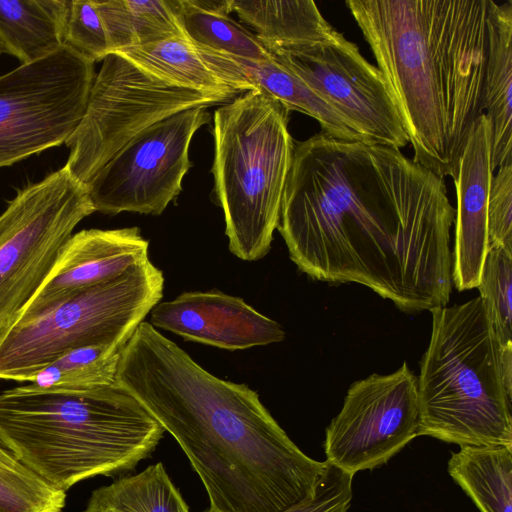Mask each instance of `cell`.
I'll return each mask as SVG.
<instances>
[{"label": "cell", "instance_id": "6da1fadb", "mask_svg": "<svg viewBox=\"0 0 512 512\" xmlns=\"http://www.w3.org/2000/svg\"><path fill=\"white\" fill-rule=\"evenodd\" d=\"M454 219L444 179L400 149L322 131L294 142L277 229L312 279L366 286L407 313L444 307Z\"/></svg>", "mask_w": 512, "mask_h": 512}, {"label": "cell", "instance_id": "7a4b0ae2", "mask_svg": "<svg viewBox=\"0 0 512 512\" xmlns=\"http://www.w3.org/2000/svg\"><path fill=\"white\" fill-rule=\"evenodd\" d=\"M115 382L180 445L206 490L204 512H282L326 466L300 450L256 391L212 375L148 322L121 349Z\"/></svg>", "mask_w": 512, "mask_h": 512}, {"label": "cell", "instance_id": "3957f363", "mask_svg": "<svg viewBox=\"0 0 512 512\" xmlns=\"http://www.w3.org/2000/svg\"><path fill=\"white\" fill-rule=\"evenodd\" d=\"M411 144L413 161L456 177L485 114L493 0H346Z\"/></svg>", "mask_w": 512, "mask_h": 512}, {"label": "cell", "instance_id": "277c9868", "mask_svg": "<svg viewBox=\"0 0 512 512\" xmlns=\"http://www.w3.org/2000/svg\"><path fill=\"white\" fill-rule=\"evenodd\" d=\"M165 430L126 388L0 392V441L30 470L67 491L94 476L134 471Z\"/></svg>", "mask_w": 512, "mask_h": 512}, {"label": "cell", "instance_id": "5b68a950", "mask_svg": "<svg viewBox=\"0 0 512 512\" xmlns=\"http://www.w3.org/2000/svg\"><path fill=\"white\" fill-rule=\"evenodd\" d=\"M417 376V436L459 446H512V396L483 299L437 307Z\"/></svg>", "mask_w": 512, "mask_h": 512}, {"label": "cell", "instance_id": "8992f818", "mask_svg": "<svg viewBox=\"0 0 512 512\" xmlns=\"http://www.w3.org/2000/svg\"><path fill=\"white\" fill-rule=\"evenodd\" d=\"M289 113L272 96L252 89L213 115L214 191L229 250L244 261L267 255L279 225L294 150Z\"/></svg>", "mask_w": 512, "mask_h": 512}, {"label": "cell", "instance_id": "52a82bcc", "mask_svg": "<svg viewBox=\"0 0 512 512\" xmlns=\"http://www.w3.org/2000/svg\"><path fill=\"white\" fill-rule=\"evenodd\" d=\"M164 276L149 259L80 290L48 312L14 322L0 335V379L32 382L67 352L96 345L123 348L160 302Z\"/></svg>", "mask_w": 512, "mask_h": 512}, {"label": "cell", "instance_id": "ba28073f", "mask_svg": "<svg viewBox=\"0 0 512 512\" xmlns=\"http://www.w3.org/2000/svg\"><path fill=\"white\" fill-rule=\"evenodd\" d=\"M95 212L64 165L20 190L0 214V335L51 273L74 228Z\"/></svg>", "mask_w": 512, "mask_h": 512}, {"label": "cell", "instance_id": "9c48e42d", "mask_svg": "<svg viewBox=\"0 0 512 512\" xmlns=\"http://www.w3.org/2000/svg\"><path fill=\"white\" fill-rule=\"evenodd\" d=\"M102 61L85 114L65 142L70 148L65 166L84 185L148 127L178 112L220 103L169 84L117 52Z\"/></svg>", "mask_w": 512, "mask_h": 512}, {"label": "cell", "instance_id": "30bf717a", "mask_svg": "<svg viewBox=\"0 0 512 512\" xmlns=\"http://www.w3.org/2000/svg\"><path fill=\"white\" fill-rule=\"evenodd\" d=\"M94 63L64 45L0 76V168L65 144L85 114Z\"/></svg>", "mask_w": 512, "mask_h": 512}, {"label": "cell", "instance_id": "8fae6325", "mask_svg": "<svg viewBox=\"0 0 512 512\" xmlns=\"http://www.w3.org/2000/svg\"><path fill=\"white\" fill-rule=\"evenodd\" d=\"M210 120L206 107L178 112L126 144L86 185L94 210L160 215L182 191L189 147Z\"/></svg>", "mask_w": 512, "mask_h": 512}, {"label": "cell", "instance_id": "7c38bea8", "mask_svg": "<svg viewBox=\"0 0 512 512\" xmlns=\"http://www.w3.org/2000/svg\"><path fill=\"white\" fill-rule=\"evenodd\" d=\"M268 51L331 104L363 140L397 149L409 143L381 72L340 32L324 41Z\"/></svg>", "mask_w": 512, "mask_h": 512}, {"label": "cell", "instance_id": "4fadbf2b", "mask_svg": "<svg viewBox=\"0 0 512 512\" xmlns=\"http://www.w3.org/2000/svg\"><path fill=\"white\" fill-rule=\"evenodd\" d=\"M417 376L404 362L390 374H372L348 389L326 428V461L355 475L387 463L417 437Z\"/></svg>", "mask_w": 512, "mask_h": 512}, {"label": "cell", "instance_id": "5bb4252c", "mask_svg": "<svg viewBox=\"0 0 512 512\" xmlns=\"http://www.w3.org/2000/svg\"><path fill=\"white\" fill-rule=\"evenodd\" d=\"M150 324L185 340L225 350H243L285 339L283 327L242 298L218 290L184 292L159 302Z\"/></svg>", "mask_w": 512, "mask_h": 512}, {"label": "cell", "instance_id": "9a60e30c", "mask_svg": "<svg viewBox=\"0 0 512 512\" xmlns=\"http://www.w3.org/2000/svg\"><path fill=\"white\" fill-rule=\"evenodd\" d=\"M138 227L82 230L68 240L45 282L15 322L38 317L70 295L112 280L148 257Z\"/></svg>", "mask_w": 512, "mask_h": 512}, {"label": "cell", "instance_id": "2e32d148", "mask_svg": "<svg viewBox=\"0 0 512 512\" xmlns=\"http://www.w3.org/2000/svg\"><path fill=\"white\" fill-rule=\"evenodd\" d=\"M491 124L486 114L477 121L460 157L453 179L457 194L452 283L457 290L477 288L490 247L488 195L493 169Z\"/></svg>", "mask_w": 512, "mask_h": 512}, {"label": "cell", "instance_id": "e0dca14e", "mask_svg": "<svg viewBox=\"0 0 512 512\" xmlns=\"http://www.w3.org/2000/svg\"><path fill=\"white\" fill-rule=\"evenodd\" d=\"M195 48L216 75L239 93L261 90L289 111H297L315 119L322 132L328 135L350 141L363 140L331 104L272 56L265 60H255Z\"/></svg>", "mask_w": 512, "mask_h": 512}, {"label": "cell", "instance_id": "ac0fdd59", "mask_svg": "<svg viewBox=\"0 0 512 512\" xmlns=\"http://www.w3.org/2000/svg\"><path fill=\"white\" fill-rule=\"evenodd\" d=\"M512 1L495 5L489 28L485 73V114L490 120L493 171L512 163Z\"/></svg>", "mask_w": 512, "mask_h": 512}, {"label": "cell", "instance_id": "d6986e66", "mask_svg": "<svg viewBox=\"0 0 512 512\" xmlns=\"http://www.w3.org/2000/svg\"><path fill=\"white\" fill-rule=\"evenodd\" d=\"M231 8L267 50L324 41L336 31L311 0H231Z\"/></svg>", "mask_w": 512, "mask_h": 512}, {"label": "cell", "instance_id": "ffe728a7", "mask_svg": "<svg viewBox=\"0 0 512 512\" xmlns=\"http://www.w3.org/2000/svg\"><path fill=\"white\" fill-rule=\"evenodd\" d=\"M67 0H0V48L22 64L62 46Z\"/></svg>", "mask_w": 512, "mask_h": 512}, {"label": "cell", "instance_id": "44dd1931", "mask_svg": "<svg viewBox=\"0 0 512 512\" xmlns=\"http://www.w3.org/2000/svg\"><path fill=\"white\" fill-rule=\"evenodd\" d=\"M117 53L169 84L200 92L220 103L239 94L216 75L188 39H168Z\"/></svg>", "mask_w": 512, "mask_h": 512}, {"label": "cell", "instance_id": "7402d4cb", "mask_svg": "<svg viewBox=\"0 0 512 512\" xmlns=\"http://www.w3.org/2000/svg\"><path fill=\"white\" fill-rule=\"evenodd\" d=\"M447 470L480 512H512V446H460Z\"/></svg>", "mask_w": 512, "mask_h": 512}, {"label": "cell", "instance_id": "603a6c76", "mask_svg": "<svg viewBox=\"0 0 512 512\" xmlns=\"http://www.w3.org/2000/svg\"><path fill=\"white\" fill-rule=\"evenodd\" d=\"M180 25L196 47L265 60L270 52L255 34L229 17L231 0H172Z\"/></svg>", "mask_w": 512, "mask_h": 512}, {"label": "cell", "instance_id": "cb8c5ba5", "mask_svg": "<svg viewBox=\"0 0 512 512\" xmlns=\"http://www.w3.org/2000/svg\"><path fill=\"white\" fill-rule=\"evenodd\" d=\"M93 1L104 23L111 53L168 39H188L172 0Z\"/></svg>", "mask_w": 512, "mask_h": 512}, {"label": "cell", "instance_id": "d4e9b609", "mask_svg": "<svg viewBox=\"0 0 512 512\" xmlns=\"http://www.w3.org/2000/svg\"><path fill=\"white\" fill-rule=\"evenodd\" d=\"M83 512H190L161 462L95 489Z\"/></svg>", "mask_w": 512, "mask_h": 512}, {"label": "cell", "instance_id": "484cf974", "mask_svg": "<svg viewBox=\"0 0 512 512\" xmlns=\"http://www.w3.org/2000/svg\"><path fill=\"white\" fill-rule=\"evenodd\" d=\"M122 348L108 345L71 350L42 369L29 384L37 390H82L110 385Z\"/></svg>", "mask_w": 512, "mask_h": 512}, {"label": "cell", "instance_id": "4316f807", "mask_svg": "<svg viewBox=\"0 0 512 512\" xmlns=\"http://www.w3.org/2000/svg\"><path fill=\"white\" fill-rule=\"evenodd\" d=\"M66 492L24 465L0 441V508L3 512H62Z\"/></svg>", "mask_w": 512, "mask_h": 512}, {"label": "cell", "instance_id": "83f0119b", "mask_svg": "<svg viewBox=\"0 0 512 512\" xmlns=\"http://www.w3.org/2000/svg\"><path fill=\"white\" fill-rule=\"evenodd\" d=\"M477 288L500 349L512 348V251L490 245Z\"/></svg>", "mask_w": 512, "mask_h": 512}, {"label": "cell", "instance_id": "f1b7e54d", "mask_svg": "<svg viewBox=\"0 0 512 512\" xmlns=\"http://www.w3.org/2000/svg\"><path fill=\"white\" fill-rule=\"evenodd\" d=\"M63 40L64 45L94 62L111 53L104 23L93 0H67Z\"/></svg>", "mask_w": 512, "mask_h": 512}, {"label": "cell", "instance_id": "f546056e", "mask_svg": "<svg viewBox=\"0 0 512 512\" xmlns=\"http://www.w3.org/2000/svg\"><path fill=\"white\" fill-rule=\"evenodd\" d=\"M353 475L328 463L312 491L282 512H347L352 496Z\"/></svg>", "mask_w": 512, "mask_h": 512}, {"label": "cell", "instance_id": "4dcf8cb0", "mask_svg": "<svg viewBox=\"0 0 512 512\" xmlns=\"http://www.w3.org/2000/svg\"><path fill=\"white\" fill-rule=\"evenodd\" d=\"M497 169L491 178L488 195L490 245L512 251V163Z\"/></svg>", "mask_w": 512, "mask_h": 512}, {"label": "cell", "instance_id": "1f68e13d", "mask_svg": "<svg viewBox=\"0 0 512 512\" xmlns=\"http://www.w3.org/2000/svg\"><path fill=\"white\" fill-rule=\"evenodd\" d=\"M500 361L504 386L512 396V348L500 349Z\"/></svg>", "mask_w": 512, "mask_h": 512}, {"label": "cell", "instance_id": "d6a6232c", "mask_svg": "<svg viewBox=\"0 0 512 512\" xmlns=\"http://www.w3.org/2000/svg\"><path fill=\"white\" fill-rule=\"evenodd\" d=\"M0 512H3L1 508H0Z\"/></svg>", "mask_w": 512, "mask_h": 512}, {"label": "cell", "instance_id": "836d02e7", "mask_svg": "<svg viewBox=\"0 0 512 512\" xmlns=\"http://www.w3.org/2000/svg\"><path fill=\"white\" fill-rule=\"evenodd\" d=\"M2 52L1 48H0V53Z\"/></svg>", "mask_w": 512, "mask_h": 512}]
</instances>
